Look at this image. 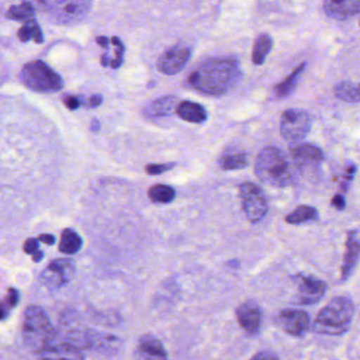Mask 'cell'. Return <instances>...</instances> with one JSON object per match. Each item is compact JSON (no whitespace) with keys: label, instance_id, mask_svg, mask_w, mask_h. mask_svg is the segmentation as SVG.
<instances>
[{"label":"cell","instance_id":"6da1fadb","mask_svg":"<svg viewBox=\"0 0 360 360\" xmlns=\"http://www.w3.org/2000/svg\"><path fill=\"white\" fill-rule=\"evenodd\" d=\"M240 75V68L236 59L218 57L201 63L191 74L188 82L192 88L203 94L218 96L236 86Z\"/></svg>","mask_w":360,"mask_h":360},{"label":"cell","instance_id":"7a4b0ae2","mask_svg":"<svg viewBox=\"0 0 360 360\" xmlns=\"http://www.w3.org/2000/svg\"><path fill=\"white\" fill-rule=\"evenodd\" d=\"M354 313V304L350 298H333L317 315L313 323V331L321 335H342L350 329Z\"/></svg>","mask_w":360,"mask_h":360},{"label":"cell","instance_id":"3957f363","mask_svg":"<svg viewBox=\"0 0 360 360\" xmlns=\"http://www.w3.org/2000/svg\"><path fill=\"white\" fill-rule=\"evenodd\" d=\"M255 174L262 182L275 188L289 186L293 179L289 160L276 147H266L260 151L256 160Z\"/></svg>","mask_w":360,"mask_h":360},{"label":"cell","instance_id":"277c9868","mask_svg":"<svg viewBox=\"0 0 360 360\" xmlns=\"http://www.w3.org/2000/svg\"><path fill=\"white\" fill-rule=\"evenodd\" d=\"M22 338L25 346L35 353L46 350L55 338L54 328L44 309L30 306L23 317Z\"/></svg>","mask_w":360,"mask_h":360},{"label":"cell","instance_id":"5b68a950","mask_svg":"<svg viewBox=\"0 0 360 360\" xmlns=\"http://www.w3.org/2000/svg\"><path fill=\"white\" fill-rule=\"evenodd\" d=\"M20 79L27 88L34 92H57L63 86L60 76L40 60L27 63L21 70Z\"/></svg>","mask_w":360,"mask_h":360},{"label":"cell","instance_id":"8992f818","mask_svg":"<svg viewBox=\"0 0 360 360\" xmlns=\"http://www.w3.org/2000/svg\"><path fill=\"white\" fill-rule=\"evenodd\" d=\"M239 194L248 219L254 224L260 221L266 215L269 209L268 199L264 191L252 182H245L239 188Z\"/></svg>","mask_w":360,"mask_h":360},{"label":"cell","instance_id":"52a82bcc","mask_svg":"<svg viewBox=\"0 0 360 360\" xmlns=\"http://www.w3.org/2000/svg\"><path fill=\"white\" fill-rule=\"evenodd\" d=\"M311 117L308 112L290 109L283 112L281 118V134L291 143L302 141L310 132Z\"/></svg>","mask_w":360,"mask_h":360},{"label":"cell","instance_id":"ba28073f","mask_svg":"<svg viewBox=\"0 0 360 360\" xmlns=\"http://www.w3.org/2000/svg\"><path fill=\"white\" fill-rule=\"evenodd\" d=\"M91 4V0H51V15L57 22L74 25L89 14Z\"/></svg>","mask_w":360,"mask_h":360},{"label":"cell","instance_id":"9c48e42d","mask_svg":"<svg viewBox=\"0 0 360 360\" xmlns=\"http://www.w3.org/2000/svg\"><path fill=\"white\" fill-rule=\"evenodd\" d=\"M75 262L70 258H59L49 264L41 273V283L51 291L60 289L75 276Z\"/></svg>","mask_w":360,"mask_h":360},{"label":"cell","instance_id":"30bf717a","mask_svg":"<svg viewBox=\"0 0 360 360\" xmlns=\"http://www.w3.org/2000/svg\"><path fill=\"white\" fill-rule=\"evenodd\" d=\"M278 323L285 333L300 338L308 331L310 316L304 311L285 309L279 313Z\"/></svg>","mask_w":360,"mask_h":360},{"label":"cell","instance_id":"8fae6325","mask_svg":"<svg viewBox=\"0 0 360 360\" xmlns=\"http://www.w3.org/2000/svg\"><path fill=\"white\" fill-rule=\"evenodd\" d=\"M298 302L313 304L319 302L327 292V283L313 276H297Z\"/></svg>","mask_w":360,"mask_h":360},{"label":"cell","instance_id":"7c38bea8","mask_svg":"<svg viewBox=\"0 0 360 360\" xmlns=\"http://www.w3.org/2000/svg\"><path fill=\"white\" fill-rule=\"evenodd\" d=\"M236 319L245 333L257 335L262 327V309L254 302H245L237 308Z\"/></svg>","mask_w":360,"mask_h":360},{"label":"cell","instance_id":"4fadbf2b","mask_svg":"<svg viewBox=\"0 0 360 360\" xmlns=\"http://www.w3.org/2000/svg\"><path fill=\"white\" fill-rule=\"evenodd\" d=\"M134 360H169V354L160 338L145 334L139 338L133 353Z\"/></svg>","mask_w":360,"mask_h":360},{"label":"cell","instance_id":"5bb4252c","mask_svg":"<svg viewBox=\"0 0 360 360\" xmlns=\"http://www.w3.org/2000/svg\"><path fill=\"white\" fill-rule=\"evenodd\" d=\"M191 51L186 46H177L167 51L160 60L158 69L167 75H175L179 73L190 58Z\"/></svg>","mask_w":360,"mask_h":360},{"label":"cell","instance_id":"9a60e30c","mask_svg":"<svg viewBox=\"0 0 360 360\" xmlns=\"http://www.w3.org/2000/svg\"><path fill=\"white\" fill-rule=\"evenodd\" d=\"M294 162L300 170H315L323 162V151L313 145H302L294 148L292 151Z\"/></svg>","mask_w":360,"mask_h":360},{"label":"cell","instance_id":"2e32d148","mask_svg":"<svg viewBox=\"0 0 360 360\" xmlns=\"http://www.w3.org/2000/svg\"><path fill=\"white\" fill-rule=\"evenodd\" d=\"M84 344H86V347L93 348L98 352L112 354V353L117 352L122 342H120V338H116L115 335H112V334L88 331L86 336H84Z\"/></svg>","mask_w":360,"mask_h":360},{"label":"cell","instance_id":"e0dca14e","mask_svg":"<svg viewBox=\"0 0 360 360\" xmlns=\"http://www.w3.org/2000/svg\"><path fill=\"white\" fill-rule=\"evenodd\" d=\"M323 8L332 18L345 20L360 12V0H325Z\"/></svg>","mask_w":360,"mask_h":360},{"label":"cell","instance_id":"ac0fdd59","mask_svg":"<svg viewBox=\"0 0 360 360\" xmlns=\"http://www.w3.org/2000/svg\"><path fill=\"white\" fill-rule=\"evenodd\" d=\"M36 360H84V356L75 345H51L46 350L38 353Z\"/></svg>","mask_w":360,"mask_h":360},{"label":"cell","instance_id":"d6986e66","mask_svg":"<svg viewBox=\"0 0 360 360\" xmlns=\"http://www.w3.org/2000/svg\"><path fill=\"white\" fill-rule=\"evenodd\" d=\"M360 256V243L355 236V233H351L347 240V250L345 254L344 264L342 268V281H347L352 274L353 270L359 262Z\"/></svg>","mask_w":360,"mask_h":360},{"label":"cell","instance_id":"ffe728a7","mask_svg":"<svg viewBox=\"0 0 360 360\" xmlns=\"http://www.w3.org/2000/svg\"><path fill=\"white\" fill-rule=\"evenodd\" d=\"M218 165L222 170L236 171L247 168L249 165V156L243 150L228 149L221 154Z\"/></svg>","mask_w":360,"mask_h":360},{"label":"cell","instance_id":"44dd1931","mask_svg":"<svg viewBox=\"0 0 360 360\" xmlns=\"http://www.w3.org/2000/svg\"><path fill=\"white\" fill-rule=\"evenodd\" d=\"M175 111L181 120L193 122V124H201V122H205L207 117L205 108L199 103H192V101H181L177 105Z\"/></svg>","mask_w":360,"mask_h":360},{"label":"cell","instance_id":"7402d4cb","mask_svg":"<svg viewBox=\"0 0 360 360\" xmlns=\"http://www.w3.org/2000/svg\"><path fill=\"white\" fill-rule=\"evenodd\" d=\"M177 98L174 96L162 97L152 101L143 109V115L147 118L164 117L170 115L176 105Z\"/></svg>","mask_w":360,"mask_h":360},{"label":"cell","instance_id":"603a6c76","mask_svg":"<svg viewBox=\"0 0 360 360\" xmlns=\"http://www.w3.org/2000/svg\"><path fill=\"white\" fill-rule=\"evenodd\" d=\"M336 98L345 103H360V84L342 82L334 88Z\"/></svg>","mask_w":360,"mask_h":360},{"label":"cell","instance_id":"cb8c5ba5","mask_svg":"<svg viewBox=\"0 0 360 360\" xmlns=\"http://www.w3.org/2000/svg\"><path fill=\"white\" fill-rule=\"evenodd\" d=\"M82 247V239L77 233L71 229H65L61 234L59 250L61 253L73 255L77 253Z\"/></svg>","mask_w":360,"mask_h":360},{"label":"cell","instance_id":"d4e9b609","mask_svg":"<svg viewBox=\"0 0 360 360\" xmlns=\"http://www.w3.org/2000/svg\"><path fill=\"white\" fill-rule=\"evenodd\" d=\"M319 219V212L310 205H300L285 217L290 224H300Z\"/></svg>","mask_w":360,"mask_h":360},{"label":"cell","instance_id":"484cf974","mask_svg":"<svg viewBox=\"0 0 360 360\" xmlns=\"http://www.w3.org/2000/svg\"><path fill=\"white\" fill-rule=\"evenodd\" d=\"M273 40L270 36L266 34H262L256 40L254 44L253 54H252V59L255 65H262L266 60V56L272 50Z\"/></svg>","mask_w":360,"mask_h":360},{"label":"cell","instance_id":"4316f807","mask_svg":"<svg viewBox=\"0 0 360 360\" xmlns=\"http://www.w3.org/2000/svg\"><path fill=\"white\" fill-rule=\"evenodd\" d=\"M304 69H306V63H302L300 67L296 68L295 71L289 77L285 78V80L275 86V94L278 97H285L291 94Z\"/></svg>","mask_w":360,"mask_h":360},{"label":"cell","instance_id":"83f0119b","mask_svg":"<svg viewBox=\"0 0 360 360\" xmlns=\"http://www.w3.org/2000/svg\"><path fill=\"white\" fill-rule=\"evenodd\" d=\"M148 194L150 199L155 203H170L176 196L174 188L167 184H155L151 186Z\"/></svg>","mask_w":360,"mask_h":360},{"label":"cell","instance_id":"f1b7e54d","mask_svg":"<svg viewBox=\"0 0 360 360\" xmlns=\"http://www.w3.org/2000/svg\"><path fill=\"white\" fill-rule=\"evenodd\" d=\"M19 294L15 289L8 290V295L2 302H0V321L8 317V312L18 304Z\"/></svg>","mask_w":360,"mask_h":360},{"label":"cell","instance_id":"f546056e","mask_svg":"<svg viewBox=\"0 0 360 360\" xmlns=\"http://www.w3.org/2000/svg\"><path fill=\"white\" fill-rule=\"evenodd\" d=\"M33 6L30 2L25 1L19 6H14L8 10V18L15 19V20H22V19L29 18L33 16Z\"/></svg>","mask_w":360,"mask_h":360},{"label":"cell","instance_id":"4dcf8cb0","mask_svg":"<svg viewBox=\"0 0 360 360\" xmlns=\"http://www.w3.org/2000/svg\"><path fill=\"white\" fill-rule=\"evenodd\" d=\"M112 44L116 46L115 51V58L112 60L111 68L113 69H117L122 65V57H124V46H122V41L118 39L117 37L112 38Z\"/></svg>","mask_w":360,"mask_h":360},{"label":"cell","instance_id":"1f68e13d","mask_svg":"<svg viewBox=\"0 0 360 360\" xmlns=\"http://www.w3.org/2000/svg\"><path fill=\"white\" fill-rule=\"evenodd\" d=\"M174 167V162L164 165H148V166L146 167V172L149 175H160L162 174V173L172 170Z\"/></svg>","mask_w":360,"mask_h":360},{"label":"cell","instance_id":"d6a6232c","mask_svg":"<svg viewBox=\"0 0 360 360\" xmlns=\"http://www.w3.org/2000/svg\"><path fill=\"white\" fill-rule=\"evenodd\" d=\"M23 250H25V253L33 255L39 250V240L36 238L27 239L25 245H23Z\"/></svg>","mask_w":360,"mask_h":360},{"label":"cell","instance_id":"836d02e7","mask_svg":"<svg viewBox=\"0 0 360 360\" xmlns=\"http://www.w3.org/2000/svg\"><path fill=\"white\" fill-rule=\"evenodd\" d=\"M63 103H65V107H67L68 109L72 110V111L77 110L78 108L80 107V105H82V101H80L78 97L71 96V95L65 96V98H63Z\"/></svg>","mask_w":360,"mask_h":360},{"label":"cell","instance_id":"e575fe53","mask_svg":"<svg viewBox=\"0 0 360 360\" xmlns=\"http://www.w3.org/2000/svg\"><path fill=\"white\" fill-rule=\"evenodd\" d=\"M30 25H31L32 29V37L35 40L37 44H41L44 42V36H42L41 30L38 27L37 23L35 21H31L29 22Z\"/></svg>","mask_w":360,"mask_h":360},{"label":"cell","instance_id":"d590c367","mask_svg":"<svg viewBox=\"0 0 360 360\" xmlns=\"http://www.w3.org/2000/svg\"><path fill=\"white\" fill-rule=\"evenodd\" d=\"M32 37V29L30 23H27V25H23L22 27H20L18 31V38L21 40V41L25 42Z\"/></svg>","mask_w":360,"mask_h":360},{"label":"cell","instance_id":"8d00e7d4","mask_svg":"<svg viewBox=\"0 0 360 360\" xmlns=\"http://www.w3.org/2000/svg\"><path fill=\"white\" fill-rule=\"evenodd\" d=\"M250 360H279L278 357L276 355L273 354L271 352H266V351H262V352L256 353L253 357H252Z\"/></svg>","mask_w":360,"mask_h":360},{"label":"cell","instance_id":"74e56055","mask_svg":"<svg viewBox=\"0 0 360 360\" xmlns=\"http://www.w3.org/2000/svg\"><path fill=\"white\" fill-rule=\"evenodd\" d=\"M332 205L338 210H344L345 207H346V200H345L344 197L338 195V196L334 197L333 200H332Z\"/></svg>","mask_w":360,"mask_h":360},{"label":"cell","instance_id":"f35d334b","mask_svg":"<svg viewBox=\"0 0 360 360\" xmlns=\"http://www.w3.org/2000/svg\"><path fill=\"white\" fill-rule=\"evenodd\" d=\"M103 98L101 96V95H93L91 97L90 101H89V107L90 108H96L99 107V105L103 103Z\"/></svg>","mask_w":360,"mask_h":360},{"label":"cell","instance_id":"ab89813d","mask_svg":"<svg viewBox=\"0 0 360 360\" xmlns=\"http://www.w3.org/2000/svg\"><path fill=\"white\" fill-rule=\"evenodd\" d=\"M38 240L41 241V243H46V245H54L55 237L53 236V235L51 234H44L40 235L39 237H38Z\"/></svg>","mask_w":360,"mask_h":360},{"label":"cell","instance_id":"60d3db41","mask_svg":"<svg viewBox=\"0 0 360 360\" xmlns=\"http://www.w3.org/2000/svg\"><path fill=\"white\" fill-rule=\"evenodd\" d=\"M32 258H33L34 262H39L40 260L44 258V253H42V251H40V250H38L37 252H36L35 254H33L32 255Z\"/></svg>","mask_w":360,"mask_h":360},{"label":"cell","instance_id":"b9f144b4","mask_svg":"<svg viewBox=\"0 0 360 360\" xmlns=\"http://www.w3.org/2000/svg\"><path fill=\"white\" fill-rule=\"evenodd\" d=\"M97 44H101L103 48H108V39L105 37L97 38Z\"/></svg>","mask_w":360,"mask_h":360},{"label":"cell","instance_id":"7bdbcfd3","mask_svg":"<svg viewBox=\"0 0 360 360\" xmlns=\"http://www.w3.org/2000/svg\"><path fill=\"white\" fill-rule=\"evenodd\" d=\"M99 127H101V124H99V122L97 120H94L92 122V126H91V129H92V131H98Z\"/></svg>","mask_w":360,"mask_h":360}]
</instances>
